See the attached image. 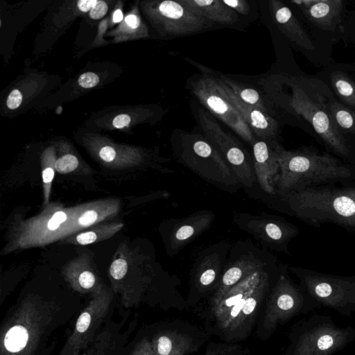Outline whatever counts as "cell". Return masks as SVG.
<instances>
[{
    "label": "cell",
    "mask_w": 355,
    "mask_h": 355,
    "mask_svg": "<svg viewBox=\"0 0 355 355\" xmlns=\"http://www.w3.org/2000/svg\"><path fill=\"white\" fill-rule=\"evenodd\" d=\"M273 102L279 118L305 131L325 147L347 157L352 149L337 130L327 110L334 96L315 75L303 71L282 73L272 80Z\"/></svg>",
    "instance_id": "1"
},
{
    "label": "cell",
    "mask_w": 355,
    "mask_h": 355,
    "mask_svg": "<svg viewBox=\"0 0 355 355\" xmlns=\"http://www.w3.org/2000/svg\"><path fill=\"white\" fill-rule=\"evenodd\" d=\"M275 260L232 287L218 301L211 304V311L219 332L227 340L248 336L259 308L270 292L277 270Z\"/></svg>",
    "instance_id": "2"
},
{
    "label": "cell",
    "mask_w": 355,
    "mask_h": 355,
    "mask_svg": "<svg viewBox=\"0 0 355 355\" xmlns=\"http://www.w3.org/2000/svg\"><path fill=\"white\" fill-rule=\"evenodd\" d=\"M170 141L176 162L203 180L229 193L241 187L230 165L202 133L175 129Z\"/></svg>",
    "instance_id": "3"
},
{
    "label": "cell",
    "mask_w": 355,
    "mask_h": 355,
    "mask_svg": "<svg viewBox=\"0 0 355 355\" xmlns=\"http://www.w3.org/2000/svg\"><path fill=\"white\" fill-rule=\"evenodd\" d=\"M278 161L276 193L280 197L312 184L344 179L352 175L351 170L334 156L320 154L310 147L287 150L282 146Z\"/></svg>",
    "instance_id": "4"
},
{
    "label": "cell",
    "mask_w": 355,
    "mask_h": 355,
    "mask_svg": "<svg viewBox=\"0 0 355 355\" xmlns=\"http://www.w3.org/2000/svg\"><path fill=\"white\" fill-rule=\"evenodd\" d=\"M299 218L310 223L332 221L355 227V188L304 189L282 197Z\"/></svg>",
    "instance_id": "5"
},
{
    "label": "cell",
    "mask_w": 355,
    "mask_h": 355,
    "mask_svg": "<svg viewBox=\"0 0 355 355\" xmlns=\"http://www.w3.org/2000/svg\"><path fill=\"white\" fill-rule=\"evenodd\" d=\"M54 311L55 308L34 302L17 308L2 329L0 355H33Z\"/></svg>",
    "instance_id": "6"
},
{
    "label": "cell",
    "mask_w": 355,
    "mask_h": 355,
    "mask_svg": "<svg viewBox=\"0 0 355 355\" xmlns=\"http://www.w3.org/2000/svg\"><path fill=\"white\" fill-rule=\"evenodd\" d=\"M288 3L320 50L333 60V46L343 40L341 25L347 11V1L291 0Z\"/></svg>",
    "instance_id": "7"
},
{
    "label": "cell",
    "mask_w": 355,
    "mask_h": 355,
    "mask_svg": "<svg viewBox=\"0 0 355 355\" xmlns=\"http://www.w3.org/2000/svg\"><path fill=\"white\" fill-rule=\"evenodd\" d=\"M196 116L202 134L230 165L241 187L252 189L257 182L252 156L239 141L223 130L209 112L198 108Z\"/></svg>",
    "instance_id": "8"
},
{
    "label": "cell",
    "mask_w": 355,
    "mask_h": 355,
    "mask_svg": "<svg viewBox=\"0 0 355 355\" xmlns=\"http://www.w3.org/2000/svg\"><path fill=\"white\" fill-rule=\"evenodd\" d=\"M145 10L154 27L164 37L191 35L207 31L215 25L191 11L179 0L148 2Z\"/></svg>",
    "instance_id": "9"
},
{
    "label": "cell",
    "mask_w": 355,
    "mask_h": 355,
    "mask_svg": "<svg viewBox=\"0 0 355 355\" xmlns=\"http://www.w3.org/2000/svg\"><path fill=\"white\" fill-rule=\"evenodd\" d=\"M189 88L209 112L230 128L251 146L257 138L236 109L219 92L214 76L207 72L190 78Z\"/></svg>",
    "instance_id": "10"
},
{
    "label": "cell",
    "mask_w": 355,
    "mask_h": 355,
    "mask_svg": "<svg viewBox=\"0 0 355 355\" xmlns=\"http://www.w3.org/2000/svg\"><path fill=\"white\" fill-rule=\"evenodd\" d=\"M268 250L258 247L251 240L232 244L220 282L213 293L211 304L218 301L232 287L273 261Z\"/></svg>",
    "instance_id": "11"
},
{
    "label": "cell",
    "mask_w": 355,
    "mask_h": 355,
    "mask_svg": "<svg viewBox=\"0 0 355 355\" xmlns=\"http://www.w3.org/2000/svg\"><path fill=\"white\" fill-rule=\"evenodd\" d=\"M268 7L277 29L290 45L301 53L309 62L322 68L334 61L320 50L308 29L291 6L279 0H270Z\"/></svg>",
    "instance_id": "12"
},
{
    "label": "cell",
    "mask_w": 355,
    "mask_h": 355,
    "mask_svg": "<svg viewBox=\"0 0 355 355\" xmlns=\"http://www.w3.org/2000/svg\"><path fill=\"white\" fill-rule=\"evenodd\" d=\"M232 220L239 229L252 236L262 248L273 251L286 252L288 242L296 234L291 224L264 212H236Z\"/></svg>",
    "instance_id": "13"
},
{
    "label": "cell",
    "mask_w": 355,
    "mask_h": 355,
    "mask_svg": "<svg viewBox=\"0 0 355 355\" xmlns=\"http://www.w3.org/2000/svg\"><path fill=\"white\" fill-rule=\"evenodd\" d=\"M232 244L218 241L201 250L190 272L191 291L198 295L214 291L223 273Z\"/></svg>",
    "instance_id": "14"
},
{
    "label": "cell",
    "mask_w": 355,
    "mask_h": 355,
    "mask_svg": "<svg viewBox=\"0 0 355 355\" xmlns=\"http://www.w3.org/2000/svg\"><path fill=\"white\" fill-rule=\"evenodd\" d=\"M215 220V214L205 209L185 217L166 220L163 225L162 235L168 254L171 257L177 254L209 229Z\"/></svg>",
    "instance_id": "15"
},
{
    "label": "cell",
    "mask_w": 355,
    "mask_h": 355,
    "mask_svg": "<svg viewBox=\"0 0 355 355\" xmlns=\"http://www.w3.org/2000/svg\"><path fill=\"white\" fill-rule=\"evenodd\" d=\"M110 300L96 296L78 316L74 329L59 355H80L93 342L97 329L107 313Z\"/></svg>",
    "instance_id": "16"
},
{
    "label": "cell",
    "mask_w": 355,
    "mask_h": 355,
    "mask_svg": "<svg viewBox=\"0 0 355 355\" xmlns=\"http://www.w3.org/2000/svg\"><path fill=\"white\" fill-rule=\"evenodd\" d=\"M219 92L236 109L257 139L277 140L281 130L279 119L241 101L217 76H214Z\"/></svg>",
    "instance_id": "17"
},
{
    "label": "cell",
    "mask_w": 355,
    "mask_h": 355,
    "mask_svg": "<svg viewBox=\"0 0 355 355\" xmlns=\"http://www.w3.org/2000/svg\"><path fill=\"white\" fill-rule=\"evenodd\" d=\"M299 302V293L284 275L278 277L272 288L266 304L263 327L271 330L284 318L295 311Z\"/></svg>",
    "instance_id": "18"
},
{
    "label": "cell",
    "mask_w": 355,
    "mask_h": 355,
    "mask_svg": "<svg viewBox=\"0 0 355 355\" xmlns=\"http://www.w3.org/2000/svg\"><path fill=\"white\" fill-rule=\"evenodd\" d=\"M282 146L277 140L257 139L252 148V159L257 182L268 194L276 193L279 173V150Z\"/></svg>",
    "instance_id": "19"
},
{
    "label": "cell",
    "mask_w": 355,
    "mask_h": 355,
    "mask_svg": "<svg viewBox=\"0 0 355 355\" xmlns=\"http://www.w3.org/2000/svg\"><path fill=\"white\" fill-rule=\"evenodd\" d=\"M341 104L355 111V64L331 62L315 74Z\"/></svg>",
    "instance_id": "20"
},
{
    "label": "cell",
    "mask_w": 355,
    "mask_h": 355,
    "mask_svg": "<svg viewBox=\"0 0 355 355\" xmlns=\"http://www.w3.org/2000/svg\"><path fill=\"white\" fill-rule=\"evenodd\" d=\"M199 16L213 24L234 26L240 21V15L223 0H179Z\"/></svg>",
    "instance_id": "21"
},
{
    "label": "cell",
    "mask_w": 355,
    "mask_h": 355,
    "mask_svg": "<svg viewBox=\"0 0 355 355\" xmlns=\"http://www.w3.org/2000/svg\"><path fill=\"white\" fill-rule=\"evenodd\" d=\"M151 343L154 355H186L195 349L191 338L176 331L158 333Z\"/></svg>",
    "instance_id": "22"
},
{
    "label": "cell",
    "mask_w": 355,
    "mask_h": 355,
    "mask_svg": "<svg viewBox=\"0 0 355 355\" xmlns=\"http://www.w3.org/2000/svg\"><path fill=\"white\" fill-rule=\"evenodd\" d=\"M217 77L245 104L253 106L279 119L276 107L272 100L266 101L264 98L261 96V94L257 89L248 87L223 75H220Z\"/></svg>",
    "instance_id": "23"
},
{
    "label": "cell",
    "mask_w": 355,
    "mask_h": 355,
    "mask_svg": "<svg viewBox=\"0 0 355 355\" xmlns=\"http://www.w3.org/2000/svg\"><path fill=\"white\" fill-rule=\"evenodd\" d=\"M327 110L337 130L352 149L355 145V111L341 104L334 96Z\"/></svg>",
    "instance_id": "24"
},
{
    "label": "cell",
    "mask_w": 355,
    "mask_h": 355,
    "mask_svg": "<svg viewBox=\"0 0 355 355\" xmlns=\"http://www.w3.org/2000/svg\"><path fill=\"white\" fill-rule=\"evenodd\" d=\"M112 340V333L105 329L93 340L92 344L85 355H105Z\"/></svg>",
    "instance_id": "25"
},
{
    "label": "cell",
    "mask_w": 355,
    "mask_h": 355,
    "mask_svg": "<svg viewBox=\"0 0 355 355\" xmlns=\"http://www.w3.org/2000/svg\"><path fill=\"white\" fill-rule=\"evenodd\" d=\"M343 41L352 44L355 48V7L348 10L341 25Z\"/></svg>",
    "instance_id": "26"
},
{
    "label": "cell",
    "mask_w": 355,
    "mask_h": 355,
    "mask_svg": "<svg viewBox=\"0 0 355 355\" xmlns=\"http://www.w3.org/2000/svg\"><path fill=\"white\" fill-rule=\"evenodd\" d=\"M205 355H242L235 345L214 343L207 347Z\"/></svg>",
    "instance_id": "27"
},
{
    "label": "cell",
    "mask_w": 355,
    "mask_h": 355,
    "mask_svg": "<svg viewBox=\"0 0 355 355\" xmlns=\"http://www.w3.org/2000/svg\"><path fill=\"white\" fill-rule=\"evenodd\" d=\"M78 165V159L73 155H65L59 158L55 164V168L60 173H68L74 169Z\"/></svg>",
    "instance_id": "28"
},
{
    "label": "cell",
    "mask_w": 355,
    "mask_h": 355,
    "mask_svg": "<svg viewBox=\"0 0 355 355\" xmlns=\"http://www.w3.org/2000/svg\"><path fill=\"white\" fill-rule=\"evenodd\" d=\"M223 1L239 15L247 16L250 13V5L245 0H223Z\"/></svg>",
    "instance_id": "29"
},
{
    "label": "cell",
    "mask_w": 355,
    "mask_h": 355,
    "mask_svg": "<svg viewBox=\"0 0 355 355\" xmlns=\"http://www.w3.org/2000/svg\"><path fill=\"white\" fill-rule=\"evenodd\" d=\"M127 270V262L123 259H119L112 263L110 273L114 279H121L126 274Z\"/></svg>",
    "instance_id": "30"
},
{
    "label": "cell",
    "mask_w": 355,
    "mask_h": 355,
    "mask_svg": "<svg viewBox=\"0 0 355 355\" xmlns=\"http://www.w3.org/2000/svg\"><path fill=\"white\" fill-rule=\"evenodd\" d=\"M130 355H154L151 342L146 338L139 340Z\"/></svg>",
    "instance_id": "31"
},
{
    "label": "cell",
    "mask_w": 355,
    "mask_h": 355,
    "mask_svg": "<svg viewBox=\"0 0 355 355\" xmlns=\"http://www.w3.org/2000/svg\"><path fill=\"white\" fill-rule=\"evenodd\" d=\"M99 83V77L93 72H85L81 74L78 79V85L83 88H92Z\"/></svg>",
    "instance_id": "32"
},
{
    "label": "cell",
    "mask_w": 355,
    "mask_h": 355,
    "mask_svg": "<svg viewBox=\"0 0 355 355\" xmlns=\"http://www.w3.org/2000/svg\"><path fill=\"white\" fill-rule=\"evenodd\" d=\"M335 344V338L329 334H324L320 336L316 342L315 346L320 351H326L331 349Z\"/></svg>",
    "instance_id": "33"
},
{
    "label": "cell",
    "mask_w": 355,
    "mask_h": 355,
    "mask_svg": "<svg viewBox=\"0 0 355 355\" xmlns=\"http://www.w3.org/2000/svg\"><path fill=\"white\" fill-rule=\"evenodd\" d=\"M21 101L22 96L21 92L18 89H15L9 94L7 98L6 105L9 109L15 110L19 107Z\"/></svg>",
    "instance_id": "34"
},
{
    "label": "cell",
    "mask_w": 355,
    "mask_h": 355,
    "mask_svg": "<svg viewBox=\"0 0 355 355\" xmlns=\"http://www.w3.org/2000/svg\"><path fill=\"white\" fill-rule=\"evenodd\" d=\"M79 286L83 289H90L95 284V277L92 272L85 271L78 277Z\"/></svg>",
    "instance_id": "35"
},
{
    "label": "cell",
    "mask_w": 355,
    "mask_h": 355,
    "mask_svg": "<svg viewBox=\"0 0 355 355\" xmlns=\"http://www.w3.org/2000/svg\"><path fill=\"white\" fill-rule=\"evenodd\" d=\"M107 11V5L103 1H98L90 10L89 17L93 19H98L104 17Z\"/></svg>",
    "instance_id": "36"
},
{
    "label": "cell",
    "mask_w": 355,
    "mask_h": 355,
    "mask_svg": "<svg viewBox=\"0 0 355 355\" xmlns=\"http://www.w3.org/2000/svg\"><path fill=\"white\" fill-rule=\"evenodd\" d=\"M67 216L64 212L58 211L56 212L48 223V227L51 230L57 229L60 223L65 221Z\"/></svg>",
    "instance_id": "37"
},
{
    "label": "cell",
    "mask_w": 355,
    "mask_h": 355,
    "mask_svg": "<svg viewBox=\"0 0 355 355\" xmlns=\"http://www.w3.org/2000/svg\"><path fill=\"white\" fill-rule=\"evenodd\" d=\"M131 121L130 116L125 114H119L114 117L112 121V125L114 128L121 129L129 125Z\"/></svg>",
    "instance_id": "38"
},
{
    "label": "cell",
    "mask_w": 355,
    "mask_h": 355,
    "mask_svg": "<svg viewBox=\"0 0 355 355\" xmlns=\"http://www.w3.org/2000/svg\"><path fill=\"white\" fill-rule=\"evenodd\" d=\"M97 214L93 210L86 211L80 218L79 223L83 225H89L96 221Z\"/></svg>",
    "instance_id": "39"
},
{
    "label": "cell",
    "mask_w": 355,
    "mask_h": 355,
    "mask_svg": "<svg viewBox=\"0 0 355 355\" xmlns=\"http://www.w3.org/2000/svg\"><path fill=\"white\" fill-rule=\"evenodd\" d=\"M100 157L105 162L112 161L116 155L114 149L110 146L103 147L99 153Z\"/></svg>",
    "instance_id": "40"
},
{
    "label": "cell",
    "mask_w": 355,
    "mask_h": 355,
    "mask_svg": "<svg viewBox=\"0 0 355 355\" xmlns=\"http://www.w3.org/2000/svg\"><path fill=\"white\" fill-rule=\"evenodd\" d=\"M96 239V235L93 232H85L77 236V241L82 245H86L94 242Z\"/></svg>",
    "instance_id": "41"
},
{
    "label": "cell",
    "mask_w": 355,
    "mask_h": 355,
    "mask_svg": "<svg viewBox=\"0 0 355 355\" xmlns=\"http://www.w3.org/2000/svg\"><path fill=\"white\" fill-rule=\"evenodd\" d=\"M98 1V0H80L77 3V6L80 11L86 12L91 10Z\"/></svg>",
    "instance_id": "42"
},
{
    "label": "cell",
    "mask_w": 355,
    "mask_h": 355,
    "mask_svg": "<svg viewBox=\"0 0 355 355\" xmlns=\"http://www.w3.org/2000/svg\"><path fill=\"white\" fill-rule=\"evenodd\" d=\"M125 21L132 29H137L141 26V20L135 14L128 15L125 18Z\"/></svg>",
    "instance_id": "43"
},
{
    "label": "cell",
    "mask_w": 355,
    "mask_h": 355,
    "mask_svg": "<svg viewBox=\"0 0 355 355\" xmlns=\"http://www.w3.org/2000/svg\"><path fill=\"white\" fill-rule=\"evenodd\" d=\"M54 176V171L51 168H47L42 172V178L44 182H50Z\"/></svg>",
    "instance_id": "44"
},
{
    "label": "cell",
    "mask_w": 355,
    "mask_h": 355,
    "mask_svg": "<svg viewBox=\"0 0 355 355\" xmlns=\"http://www.w3.org/2000/svg\"><path fill=\"white\" fill-rule=\"evenodd\" d=\"M123 18V15L122 11L120 9L116 10L112 16V20L114 23H119L122 21Z\"/></svg>",
    "instance_id": "45"
}]
</instances>
